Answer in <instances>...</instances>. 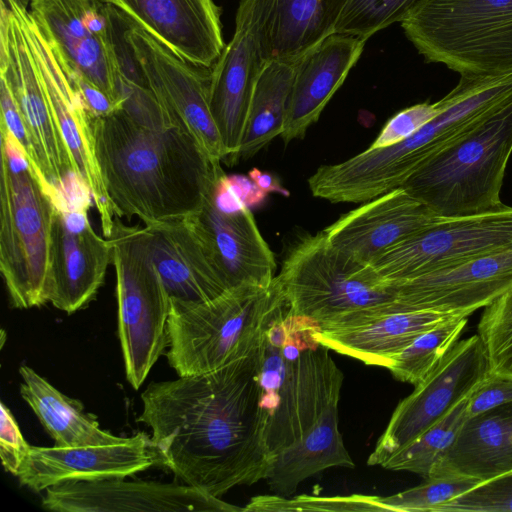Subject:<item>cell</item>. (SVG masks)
<instances>
[{"instance_id": "ab89813d", "label": "cell", "mask_w": 512, "mask_h": 512, "mask_svg": "<svg viewBox=\"0 0 512 512\" xmlns=\"http://www.w3.org/2000/svg\"><path fill=\"white\" fill-rule=\"evenodd\" d=\"M512 403V379L490 373L469 396L466 405L468 418Z\"/></svg>"}, {"instance_id": "d6986e66", "label": "cell", "mask_w": 512, "mask_h": 512, "mask_svg": "<svg viewBox=\"0 0 512 512\" xmlns=\"http://www.w3.org/2000/svg\"><path fill=\"white\" fill-rule=\"evenodd\" d=\"M217 189L199 211L185 220L228 289L240 285L270 286L275 278V258L250 208H221L216 201Z\"/></svg>"}, {"instance_id": "b9f144b4", "label": "cell", "mask_w": 512, "mask_h": 512, "mask_svg": "<svg viewBox=\"0 0 512 512\" xmlns=\"http://www.w3.org/2000/svg\"><path fill=\"white\" fill-rule=\"evenodd\" d=\"M249 177L266 193L277 192L284 196H288L289 194L288 191L281 186L279 181L269 173L253 168L249 172Z\"/></svg>"}, {"instance_id": "52a82bcc", "label": "cell", "mask_w": 512, "mask_h": 512, "mask_svg": "<svg viewBox=\"0 0 512 512\" xmlns=\"http://www.w3.org/2000/svg\"><path fill=\"white\" fill-rule=\"evenodd\" d=\"M400 24L427 62L460 76L512 73V0H418Z\"/></svg>"}, {"instance_id": "836d02e7", "label": "cell", "mask_w": 512, "mask_h": 512, "mask_svg": "<svg viewBox=\"0 0 512 512\" xmlns=\"http://www.w3.org/2000/svg\"><path fill=\"white\" fill-rule=\"evenodd\" d=\"M477 328L490 373L512 379V287L484 308Z\"/></svg>"}, {"instance_id": "d4e9b609", "label": "cell", "mask_w": 512, "mask_h": 512, "mask_svg": "<svg viewBox=\"0 0 512 512\" xmlns=\"http://www.w3.org/2000/svg\"><path fill=\"white\" fill-rule=\"evenodd\" d=\"M145 227L153 261L170 299L203 302L228 290L185 219Z\"/></svg>"}, {"instance_id": "1f68e13d", "label": "cell", "mask_w": 512, "mask_h": 512, "mask_svg": "<svg viewBox=\"0 0 512 512\" xmlns=\"http://www.w3.org/2000/svg\"><path fill=\"white\" fill-rule=\"evenodd\" d=\"M467 322L458 315L423 332L392 357L388 370L399 381L419 384L459 340Z\"/></svg>"}, {"instance_id": "f35d334b", "label": "cell", "mask_w": 512, "mask_h": 512, "mask_svg": "<svg viewBox=\"0 0 512 512\" xmlns=\"http://www.w3.org/2000/svg\"><path fill=\"white\" fill-rule=\"evenodd\" d=\"M0 457L5 471L18 477L31 446L24 439L8 407L0 405Z\"/></svg>"}, {"instance_id": "7c38bea8", "label": "cell", "mask_w": 512, "mask_h": 512, "mask_svg": "<svg viewBox=\"0 0 512 512\" xmlns=\"http://www.w3.org/2000/svg\"><path fill=\"white\" fill-rule=\"evenodd\" d=\"M90 198L86 191L72 201L65 194L53 199L47 300L68 314L95 298L112 264L110 240L99 236L89 221Z\"/></svg>"}, {"instance_id": "484cf974", "label": "cell", "mask_w": 512, "mask_h": 512, "mask_svg": "<svg viewBox=\"0 0 512 512\" xmlns=\"http://www.w3.org/2000/svg\"><path fill=\"white\" fill-rule=\"evenodd\" d=\"M454 316L458 315L436 311L370 314L343 325L321 328L317 340L337 353L388 369L395 354L423 332Z\"/></svg>"}, {"instance_id": "8fae6325", "label": "cell", "mask_w": 512, "mask_h": 512, "mask_svg": "<svg viewBox=\"0 0 512 512\" xmlns=\"http://www.w3.org/2000/svg\"><path fill=\"white\" fill-rule=\"evenodd\" d=\"M0 79L25 124L42 177L50 188L70 194V155L42 86L34 56L17 15L0 8Z\"/></svg>"}, {"instance_id": "ac0fdd59", "label": "cell", "mask_w": 512, "mask_h": 512, "mask_svg": "<svg viewBox=\"0 0 512 512\" xmlns=\"http://www.w3.org/2000/svg\"><path fill=\"white\" fill-rule=\"evenodd\" d=\"M155 464L160 459L152 439L140 432L101 445L31 446L18 478L40 492L66 482L125 478Z\"/></svg>"}, {"instance_id": "e575fe53", "label": "cell", "mask_w": 512, "mask_h": 512, "mask_svg": "<svg viewBox=\"0 0 512 512\" xmlns=\"http://www.w3.org/2000/svg\"><path fill=\"white\" fill-rule=\"evenodd\" d=\"M418 0H346L334 32L369 39L380 30L401 21Z\"/></svg>"}, {"instance_id": "60d3db41", "label": "cell", "mask_w": 512, "mask_h": 512, "mask_svg": "<svg viewBox=\"0 0 512 512\" xmlns=\"http://www.w3.org/2000/svg\"><path fill=\"white\" fill-rule=\"evenodd\" d=\"M62 68L92 118L106 116L122 108V103L110 97L90 81L76 72L65 69L64 67Z\"/></svg>"}, {"instance_id": "83f0119b", "label": "cell", "mask_w": 512, "mask_h": 512, "mask_svg": "<svg viewBox=\"0 0 512 512\" xmlns=\"http://www.w3.org/2000/svg\"><path fill=\"white\" fill-rule=\"evenodd\" d=\"M339 400L328 404L300 439L274 456L266 479L272 491L289 496L301 482L325 469L355 466L339 430Z\"/></svg>"}, {"instance_id": "4fadbf2b", "label": "cell", "mask_w": 512, "mask_h": 512, "mask_svg": "<svg viewBox=\"0 0 512 512\" xmlns=\"http://www.w3.org/2000/svg\"><path fill=\"white\" fill-rule=\"evenodd\" d=\"M512 244V207L500 211L441 217L400 242L372 263L386 282L395 283Z\"/></svg>"}, {"instance_id": "4316f807", "label": "cell", "mask_w": 512, "mask_h": 512, "mask_svg": "<svg viewBox=\"0 0 512 512\" xmlns=\"http://www.w3.org/2000/svg\"><path fill=\"white\" fill-rule=\"evenodd\" d=\"M510 471L512 403L468 418L454 444L430 475L452 472L483 482Z\"/></svg>"}, {"instance_id": "3957f363", "label": "cell", "mask_w": 512, "mask_h": 512, "mask_svg": "<svg viewBox=\"0 0 512 512\" xmlns=\"http://www.w3.org/2000/svg\"><path fill=\"white\" fill-rule=\"evenodd\" d=\"M285 302L276 278L268 287L240 285L203 302L170 299L169 365L178 376H191L247 356Z\"/></svg>"}, {"instance_id": "9c48e42d", "label": "cell", "mask_w": 512, "mask_h": 512, "mask_svg": "<svg viewBox=\"0 0 512 512\" xmlns=\"http://www.w3.org/2000/svg\"><path fill=\"white\" fill-rule=\"evenodd\" d=\"M8 1L34 56L49 106L70 155L74 177L90 192L103 235L108 238L116 215L95 152L93 118L69 82L52 45L30 11L14 0Z\"/></svg>"}, {"instance_id": "603a6c76", "label": "cell", "mask_w": 512, "mask_h": 512, "mask_svg": "<svg viewBox=\"0 0 512 512\" xmlns=\"http://www.w3.org/2000/svg\"><path fill=\"white\" fill-rule=\"evenodd\" d=\"M367 39L331 33L296 64L281 138L301 139L361 57Z\"/></svg>"}, {"instance_id": "f1b7e54d", "label": "cell", "mask_w": 512, "mask_h": 512, "mask_svg": "<svg viewBox=\"0 0 512 512\" xmlns=\"http://www.w3.org/2000/svg\"><path fill=\"white\" fill-rule=\"evenodd\" d=\"M20 394L57 446L101 445L119 440L99 427L94 415L67 397L27 365L19 368Z\"/></svg>"}, {"instance_id": "ba28073f", "label": "cell", "mask_w": 512, "mask_h": 512, "mask_svg": "<svg viewBox=\"0 0 512 512\" xmlns=\"http://www.w3.org/2000/svg\"><path fill=\"white\" fill-rule=\"evenodd\" d=\"M108 239L126 378L137 390L168 346L170 297L153 261L146 227L127 226L116 216Z\"/></svg>"}, {"instance_id": "74e56055", "label": "cell", "mask_w": 512, "mask_h": 512, "mask_svg": "<svg viewBox=\"0 0 512 512\" xmlns=\"http://www.w3.org/2000/svg\"><path fill=\"white\" fill-rule=\"evenodd\" d=\"M441 99L407 107L391 117L370 148H385L410 137L436 117L442 110Z\"/></svg>"}, {"instance_id": "e0dca14e", "label": "cell", "mask_w": 512, "mask_h": 512, "mask_svg": "<svg viewBox=\"0 0 512 512\" xmlns=\"http://www.w3.org/2000/svg\"><path fill=\"white\" fill-rule=\"evenodd\" d=\"M42 507L57 512H234L229 504L189 485L153 481L66 482L45 490Z\"/></svg>"}, {"instance_id": "44dd1931", "label": "cell", "mask_w": 512, "mask_h": 512, "mask_svg": "<svg viewBox=\"0 0 512 512\" xmlns=\"http://www.w3.org/2000/svg\"><path fill=\"white\" fill-rule=\"evenodd\" d=\"M439 218L406 189L399 187L342 215L323 232L336 248L371 264L385 251Z\"/></svg>"}, {"instance_id": "9a60e30c", "label": "cell", "mask_w": 512, "mask_h": 512, "mask_svg": "<svg viewBox=\"0 0 512 512\" xmlns=\"http://www.w3.org/2000/svg\"><path fill=\"white\" fill-rule=\"evenodd\" d=\"M126 36L151 90L171 120L215 161L225 150L209 107L211 68L194 65L128 18Z\"/></svg>"}, {"instance_id": "7bdbcfd3", "label": "cell", "mask_w": 512, "mask_h": 512, "mask_svg": "<svg viewBox=\"0 0 512 512\" xmlns=\"http://www.w3.org/2000/svg\"><path fill=\"white\" fill-rule=\"evenodd\" d=\"M17 4L28 8L32 0H14ZM0 8L10 9L8 6V0H0Z\"/></svg>"}, {"instance_id": "6da1fadb", "label": "cell", "mask_w": 512, "mask_h": 512, "mask_svg": "<svg viewBox=\"0 0 512 512\" xmlns=\"http://www.w3.org/2000/svg\"><path fill=\"white\" fill-rule=\"evenodd\" d=\"M258 357L259 344L216 370L152 382L142 393L137 421L151 429L160 464L184 484L220 498L267 479L274 455Z\"/></svg>"}, {"instance_id": "d590c367", "label": "cell", "mask_w": 512, "mask_h": 512, "mask_svg": "<svg viewBox=\"0 0 512 512\" xmlns=\"http://www.w3.org/2000/svg\"><path fill=\"white\" fill-rule=\"evenodd\" d=\"M245 511H385L379 496H308L293 499L284 496H257L251 499Z\"/></svg>"}, {"instance_id": "30bf717a", "label": "cell", "mask_w": 512, "mask_h": 512, "mask_svg": "<svg viewBox=\"0 0 512 512\" xmlns=\"http://www.w3.org/2000/svg\"><path fill=\"white\" fill-rule=\"evenodd\" d=\"M489 374V362L479 335L458 340L435 369L399 402L368 457V465L381 466L389 456L470 396Z\"/></svg>"}, {"instance_id": "7a4b0ae2", "label": "cell", "mask_w": 512, "mask_h": 512, "mask_svg": "<svg viewBox=\"0 0 512 512\" xmlns=\"http://www.w3.org/2000/svg\"><path fill=\"white\" fill-rule=\"evenodd\" d=\"M95 152L115 215L145 226L195 214L226 176L185 129L147 125L122 108L92 120Z\"/></svg>"}, {"instance_id": "ffe728a7", "label": "cell", "mask_w": 512, "mask_h": 512, "mask_svg": "<svg viewBox=\"0 0 512 512\" xmlns=\"http://www.w3.org/2000/svg\"><path fill=\"white\" fill-rule=\"evenodd\" d=\"M346 0H240L235 27L254 37L262 58L297 63L334 32Z\"/></svg>"}, {"instance_id": "277c9868", "label": "cell", "mask_w": 512, "mask_h": 512, "mask_svg": "<svg viewBox=\"0 0 512 512\" xmlns=\"http://www.w3.org/2000/svg\"><path fill=\"white\" fill-rule=\"evenodd\" d=\"M512 153V101L421 165L401 186L439 217L492 213Z\"/></svg>"}, {"instance_id": "f546056e", "label": "cell", "mask_w": 512, "mask_h": 512, "mask_svg": "<svg viewBox=\"0 0 512 512\" xmlns=\"http://www.w3.org/2000/svg\"><path fill=\"white\" fill-rule=\"evenodd\" d=\"M297 63L268 60L256 80L240 157L251 158L282 134Z\"/></svg>"}, {"instance_id": "cb8c5ba5", "label": "cell", "mask_w": 512, "mask_h": 512, "mask_svg": "<svg viewBox=\"0 0 512 512\" xmlns=\"http://www.w3.org/2000/svg\"><path fill=\"white\" fill-rule=\"evenodd\" d=\"M265 62L252 34L235 27L211 68L209 107L230 163L240 158L256 80Z\"/></svg>"}, {"instance_id": "d6a6232c", "label": "cell", "mask_w": 512, "mask_h": 512, "mask_svg": "<svg viewBox=\"0 0 512 512\" xmlns=\"http://www.w3.org/2000/svg\"><path fill=\"white\" fill-rule=\"evenodd\" d=\"M480 480L452 472H439L418 486L379 497L385 511L437 512L445 503L474 488Z\"/></svg>"}, {"instance_id": "8d00e7d4", "label": "cell", "mask_w": 512, "mask_h": 512, "mask_svg": "<svg viewBox=\"0 0 512 512\" xmlns=\"http://www.w3.org/2000/svg\"><path fill=\"white\" fill-rule=\"evenodd\" d=\"M437 512H512V471L479 483Z\"/></svg>"}, {"instance_id": "8992f818", "label": "cell", "mask_w": 512, "mask_h": 512, "mask_svg": "<svg viewBox=\"0 0 512 512\" xmlns=\"http://www.w3.org/2000/svg\"><path fill=\"white\" fill-rule=\"evenodd\" d=\"M1 132L0 271L11 303L48 302L54 203L9 135Z\"/></svg>"}, {"instance_id": "5bb4252c", "label": "cell", "mask_w": 512, "mask_h": 512, "mask_svg": "<svg viewBox=\"0 0 512 512\" xmlns=\"http://www.w3.org/2000/svg\"><path fill=\"white\" fill-rule=\"evenodd\" d=\"M30 8L61 66L123 106L110 5L103 0H32Z\"/></svg>"}, {"instance_id": "5b68a950", "label": "cell", "mask_w": 512, "mask_h": 512, "mask_svg": "<svg viewBox=\"0 0 512 512\" xmlns=\"http://www.w3.org/2000/svg\"><path fill=\"white\" fill-rule=\"evenodd\" d=\"M275 278L290 310L322 329L386 312L395 299L371 264L336 248L323 230L300 237Z\"/></svg>"}, {"instance_id": "2e32d148", "label": "cell", "mask_w": 512, "mask_h": 512, "mask_svg": "<svg viewBox=\"0 0 512 512\" xmlns=\"http://www.w3.org/2000/svg\"><path fill=\"white\" fill-rule=\"evenodd\" d=\"M389 284L395 295L389 312L436 311L468 317L512 287V244Z\"/></svg>"}, {"instance_id": "7402d4cb", "label": "cell", "mask_w": 512, "mask_h": 512, "mask_svg": "<svg viewBox=\"0 0 512 512\" xmlns=\"http://www.w3.org/2000/svg\"><path fill=\"white\" fill-rule=\"evenodd\" d=\"M182 59L212 68L224 47L221 10L213 0H103Z\"/></svg>"}, {"instance_id": "4dcf8cb0", "label": "cell", "mask_w": 512, "mask_h": 512, "mask_svg": "<svg viewBox=\"0 0 512 512\" xmlns=\"http://www.w3.org/2000/svg\"><path fill=\"white\" fill-rule=\"evenodd\" d=\"M468 398L458 402L443 418L389 456L381 466L427 478L452 447L467 421Z\"/></svg>"}]
</instances>
